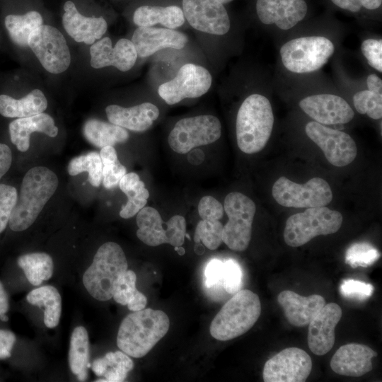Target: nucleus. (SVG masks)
Listing matches in <instances>:
<instances>
[{
  "label": "nucleus",
  "mask_w": 382,
  "mask_h": 382,
  "mask_svg": "<svg viewBox=\"0 0 382 382\" xmlns=\"http://www.w3.org/2000/svg\"><path fill=\"white\" fill-rule=\"evenodd\" d=\"M273 124L270 100L258 93L248 96L236 117V140L240 150L248 154L260 151L270 137Z\"/></svg>",
  "instance_id": "nucleus-3"
},
{
  "label": "nucleus",
  "mask_w": 382,
  "mask_h": 382,
  "mask_svg": "<svg viewBox=\"0 0 382 382\" xmlns=\"http://www.w3.org/2000/svg\"><path fill=\"white\" fill-rule=\"evenodd\" d=\"M224 226L217 221L201 220L196 226L194 241L195 243L202 242L210 250H215L223 242L222 233Z\"/></svg>",
  "instance_id": "nucleus-39"
},
{
  "label": "nucleus",
  "mask_w": 382,
  "mask_h": 382,
  "mask_svg": "<svg viewBox=\"0 0 382 382\" xmlns=\"http://www.w3.org/2000/svg\"><path fill=\"white\" fill-rule=\"evenodd\" d=\"M311 369V358L306 351L288 347L265 362L262 377L265 382H303Z\"/></svg>",
  "instance_id": "nucleus-15"
},
{
  "label": "nucleus",
  "mask_w": 382,
  "mask_h": 382,
  "mask_svg": "<svg viewBox=\"0 0 382 382\" xmlns=\"http://www.w3.org/2000/svg\"><path fill=\"white\" fill-rule=\"evenodd\" d=\"M138 238L149 246H158L168 243L173 246H182L186 233L185 219L181 215H174L163 228L159 212L153 207H144L137 215Z\"/></svg>",
  "instance_id": "nucleus-11"
},
{
  "label": "nucleus",
  "mask_w": 382,
  "mask_h": 382,
  "mask_svg": "<svg viewBox=\"0 0 382 382\" xmlns=\"http://www.w3.org/2000/svg\"><path fill=\"white\" fill-rule=\"evenodd\" d=\"M174 250L177 251L180 255H183L185 253V249L182 246H175Z\"/></svg>",
  "instance_id": "nucleus-54"
},
{
  "label": "nucleus",
  "mask_w": 382,
  "mask_h": 382,
  "mask_svg": "<svg viewBox=\"0 0 382 382\" xmlns=\"http://www.w3.org/2000/svg\"><path fill=\"white\" fill-rule=\"evenodd\" d=\"M127 267L122 248L115 242H106L99 247L92 264L83 274V285L96 300H110L112 298L119 278Z\"/></svg>",
  "instance_id": "nucleus-5"
},
{
  "label": "nucleus",
  "mask_w": 382,
  "mask_h": 382,
  "mask_svg": "<svg viewBox=\"0 0 382 382\" xmlns=\"http://www.w3.org/2000/svg\"><path fill=\"white\" fill-rule=\"evenodd\" d=\"M219 1V2H221V4H228L231 1H232L233 0H217Z\"/></svg>",
  "instance_id": "nucleus-56"
},
{
  "label": "nucleus",
  "mask_w": 382,
  "mask_h": 382,
  "mask_svg": "<svg viewBox=\"0 0 382 382\" xmlns=\"http://www.w3.org/2000/svg\"><path fill=\"white\" fill-rule=\"evenodd\" d=\"M332 4L340 8L357 13L362 8L366 10H376L382 4V0H331Z\"/></svg>",
  "instance_id": "nucleus-47"
},
{
  "label": "nucleus",
  "mask_w": 382,
  "mask_h": 382,
  "mask_svg": "<svg viewBox=\"0 0 382 382\" xmlns=\"http://www.w3.org/2000/svg\"><path fill=\"white\" fill-rule=\"evenodd\" d=\"M272 194L280 205L294 208L324 207L332 199L329 184L320 178H313L301 185L282 176L274 183Z\"/></svg>",
  "instance_id": "nucleus-9"
},
{
  "label": "nucleus",
  "mask_w": 382,
  "mask_h": 382,
  "mask_svg": "<svg viewBox=\"0 0 382 382\" xmlns=\"http://www.w3.org/2000/svg\"><path fill=\"white\" fill-rule=\"evenodd\" d=\"M380 257L379 252L367 243L352 245L345 254V262L352 267H368Z\"/></svg>",
  "instance_id": "nucleus-41"
},
{
  "label": "nucleus",
  "mask_w": 382,
  "mask_h": 382,
  "mask_svg": "<svg viewBox=\"0 0 382 382\" xmlns=\"http://www.w3.org/2000/svg\"><path fill=\"white\" fill-rule=\"evenodd\" d=\"M182 10L189 24L199 31L222 35L230 29L228 14L217 0H183Z\"/></svg>",
  "instance_id": "nucleus-16"
},
{
  "label": "nucleus",
  "mask_w": 382,
  "mask_h": 382,
  "mask_svg": "<svg viewBox=\"0 0 382 382\" xmlns=\"http://www.w3.org/2000/svg\"><path fill=\"white\" fill-rule=\"evenodd\" d=\"M277 301L282 307L289 323L296 327L308 325L325 304V299L319 294L303 296L290 290L281 291Z\"/></svg>",
  "instance_id": "nucleus-24"
},
{
  "label": "nucleus",
  "mask_w": 382,
  "mask_h": 382,
  "mask_svg": "<svg viewBox=\"0 0 382 382\" xmlns=\"http://www.w3.org/2000/svg\"><path fill=\"white\" fill-rule=\"evenodd\" d=\"M88 357V332L84 327L78 326L74 328L71 336L69 363L71 371L80 381H84L87 378Z\"/></svg>",
  "instance_id": "nucleus-34"
},
{
  "label": "nucleus",
  "mask_w": 382,
  "mask_h": 382,
  "mask_svg": "<svg viewBox=\"0 0 382 382\" xmlns=\"http://www.w3.org/2000/svg\"><path fill=\"white\" fill-rule=\"evenodd\" d=\"M105 112L110 122L134 132L147 130L159 116L157 106L148 102L130 108L110 105Z\"/></svg>",
  "instance_id": "nucleus-25"
},
{
  "label": "nucleus",
  "mask_w": 382,
  "mask_h": 382,
  "mask_svg": "<svg viewBox=\"0 0 382 382\" xmlns=\"http://www.w3.org/2000/svg\"><path fill=\"white\" fill-rule=\"evenodd\" d=\"M4 23L11 40L20 47H27L30 34L43 25V19L40 13L30 11L23 15H8Z\"/></svg>",
  "instance_id": "nucleus-33"
},
{
  "label": "nucleus",
  "mask_w": 382,
  "mask_h": 382,
  "mask_svg": "<svg viewBox=\"0 0 382 382\" xmlns=\"http://www.w3.org/2000/svg\"><path fill=\"white\" fill-rule=\"evenodd\" d=\"M221 125L213 115H204L180 120L170 131L168 141L173 151L187 154L195 147L218 140Z\"/></svg>",
  "instance_id": "nucleus-10"
},
{
  "label": "nucleus",
  "mask_w": 382,
  "mask_h": 382,
  "mask_svg": "<svg viewBox=\"0 0 382 382\" xmlns=\"http://www.w3.org/2000/svg\"><path fill=\"white\" fill-rule=\"evenodd\" d=\"M12 162V154L10 148L0 143V179L9 170Z\"/></svg>",
  "instance_id": "nucleus-50"
},
{
  "label": "nucleus",
  "mask_w": 382,
  "mask_h": 382,
  "mask_svg": "<svg viewBox=\"0 0 382 382\" xmlns=\"http://www.w3.org/2000/svg\"><path fill=\"white\" fill-rule=\"evenodd\" d=\"M133 367L129 356L120 351L108 352L103 357L95 359L91 365L96 375L103 377L96 381L100 382L123 381Z\"/></svg>",
  "instance_id": "nucleus-29"
},
{
  "label": "nucleus",
  "mask_w": 382,
  "mask_h": 382,
  "mask_svg": "<svg viewBox=\"0 0 382 382\" xmlns=\"http://www.w3.org/2000/svg\"><path fill=\"white\" fill-rule=\"evenodd\" d=\"M137 276L132 270H127L119 278L112 298L122 306H127L131 311L145 308L147 299L136 288Z\"/></svg>",
  "instance_id": "nucleus-36"
},
{
  "label": "nucleus",
  "mask_w": 382,
  "mask_h": 382,
  "mask_svg": "<svg viewBox=\"0 0 382 382\" xmlns=\"http://www.w3.org/2000/svg\"><path fill=\"white\" fill-rule=\"evenodd\" d=\"M224 262L214 259L207 265L205 270L206 285L209 288L223 284Z\"/></svg>",
  "instance_id": "nucleus-48"
},
{
  "label": "nucleus",
  "mask_w": 382,
  "mask_h": 382,
  "mask_svg": "<svg viewBox=\"0 0 382 382\" xmlns=\"http://www.w3.org/2000/svg\"><path fill=\"white\" fill-rule=\"evenodd\" d=\"M376 356L377 353L365 345L349 343L335 352L330 367L340 375L359 377L371 371V359Z\"/></svg>",
  "instance_id": "nucleus-22"
},
{
  "label": "nucleus",
  "mask_w": 382,
  "mask_h": 382,
  "mask_svg": "<svg viewBox=\"0 0 382 382\" xmlns=\"http://www.w3.org/2000/svg\"><path fill=\"white\" fill-rule=\"evenodd\" d=\"M335 46L323 36H308L292 39L280 49L285 68L296 74L310 73L322 68L334 54Z\"/></svg>",
  "instance_id": "nucleus-7"
},
{
  "label": "nucleus",
  "mask_w": 382,
  "mask_h": 382,
  "mask_svg": "<svg viewBox=\"0 0 382 382\" xmlns=\"http://www.w3.org/2000/svg\"><path fill=\"white\" fill-rule=\"evenodd\" d=\"M366 85L369 91L382 94V81L376 74H372L367 76Z\"/></svg>",
  "instance_id": "nucleus-51"
},
{
  "label": "nucleus",
  "mask_w": 382,
  "mask_h": 382,
  "mask_svg": "<svg viewBox=\"0 0 382 382\" xmlns=\"http://www.w3.org/2000/svg\"><path fill=\"white\" fill-rule=\"evenodd\" d=\"M374 289L371 284L352 279L344 280L340 286V292L344 297L361 301L370 297Z\"/></svg>",
  "instance_id": "nucleus-43"
},
{
  "label": "nucleus",
  "mask_w": 382,
  "mask_h": 382,
  "mask_svg": "<svg viewBox=\"0 0 382 382\" xmlns=\"http://www.w3.org/2000/svg\"><path fill=\"white\" fill-rule=\"evenodd\" d=\"M242 276L241 268L236 261L224 262L223 286L228 294H234L241 290Z\"/></svg>",
  "instance_id": "nucleus-44"
},
{
  "label": "nucleus",
  "mask_w": 382,
  "mask_h": 382,
  "mask_svg": "<svg viewBox=\"0 0 382 382\" xmlns=\"http://www.w3.org/2000/svg\"><path fill=\"white\" fill-rule=\"evenodd\" d=\"M9 308L8 299L2 283L0 282V316L6 313Z\"/></svg>",
  "instance_id": "nucleus-52"
},
{
  "label": "nucleus",
  "mask_w": 382,
  "mask_h": 382,
  "mask_svg": "<svg viewBox=\"0 0 382 382\" xmlns=\"http://www.w3.org/2000/svg\"><path fill=\"white\" fill-rule=\"evenodd\" d=\"M28 47L45 70L52 74L65 71L71 63L66 41L56 28L42 25L30 35Z\"/></svg>",
  "instance_id": "nucleus-12"
},
{
  "label": "nucleus",
  "mask_w": 382,
  "mask_h": 382,
  "mask_svg": "<svg viewBox=\"0 0 382 382\" xmlns=\"http://www.w3.org/2000/svg\"><path fill=\"white\" fill-rule=\"evenodd\" d=\"M187 40L185 34L173 29L139 26L131 41L137 55L146 57L163 48L182 49Z\"/></svg>",
  "instance_id": "nucleus-21"
},
{
  "label": "nucleus",
  "mask_w": 382,
  "mask_h": 382,
  "mask_svg": "<svg viewBox=\"0 0 382 382\" xmlns=\"http://www.w3.org/2000/svg\"><path fill=\"white\" fill-rule=\"evenodd\" d=\"M16 340V335L13 332L0 329V359L11 357V352Z\"/></svg>",
  "instance_id": "nucleus-49"
},
{
  "label": "nucleus",
  "mask_w": 382,
  "mask_h": 382,
  "mask_svg": "<svg viewBox=\"0 0 382 382\" xmlns=\"http://www.w3.org/2000/svg\"><path fill=\"white\" fill-rule=\"evenodd\" d=\"M119 187L127 197V202L122 207L120 216L123 219L131 218L145 207L149 192L144 183L140 180L135 173L124 175L120 180Z\"/></svg>",
  "instance_id": "nucleus-31"
},
{
  "label": "nucleus",
  "mask_w": 382,
  "mask_h": 382,
  "mask_svg": "<svg viewBox=\"0 0 382 382\" xmlns=\"http://www.w3.org/2000/svg\"><path fill=\"white\" fill-rule=\"evenodd\" d=\"M353 103L360 114H366L374 120H378L382 117V94L369 90L361 91L354 95Z\"/></svg>",
  "instance_id": "nucleus-40"
},
{
  "label": "nucleus",
  "mask_w": 382,
  "mask_h": 382,
  "mask_svg": "<svg viewBox=\"0 0 382 382\" xmlns=\"http://www.w3.org/2000/svg\"><path fill=\"white\" fill-rule=\"evenodd\" d=\"M47 100L40 89H34L21 99L0 95V114L6 117H27L43 112Z\"/></svg>",
  "instance_id": "nucleus-27"
},
{
  "label": "nucleus",
  "mask_w": 382,
  "mask_h": 382,
  "mask_svg": "<svg viewBox=\"0 0 382 382\" xmlns=\"http://www.w3.org/2000/svg\"><path fill=\"white\" fill-rule=\"evenodd\" d=\"M255 8L262 23L274 24L284 30L294 27L306 17L308 11L305 0H257Z\"/></svg>",
  "instance_id": "nucleus-18"
},
{
  "label": "nucleus",
  "mask_w": 382,
  "mask_h": 382,
  "mask_svg": "<svg viewBox=\"0 0 382 382\" xmlns=\"http://www.w3.org/2000/svg\"><path fill=\"white\" fill-rule=\"evenodd\" d=\"M170 321L163 311L144 308L122 321L117 336L119 349L134 358L144 357L167 333Z\"/></svg>",
  "instance_id": "nucleus-1"
},
{
  "label": "nucleus",
  "mask_w": 382,
  "mask_h": 382,
  "mask_svg": "<svg viewBox=\"0 0 382 382\" xmlns=\"http://www.w3.org/2000/svg\"><path fill=\"white\" fill-rule=\"evenodd\" d=\"M70 175L74 176L88 172V180L94 187H98L103 180V162L100 154L91 151L72 158L67 166Z\"/></svg>",
  "instance_id": "nucleus-37"
},
{
  "label": "nucleus",
  "mask_w": 382,
  "mask_h": 382,
  "mask_svg": "<svg viewBox=\"0 0 382 382\" xmlns=\"http://www.w3.org/2000/svg\"><path fill=\"white\" fill-rule=\"evenodd\" d=\"M260 313L261 303L258 296L248 289L239 290L212 320L210 334L221 341L236 338L248 331Z\"/></svg>",
  "instance_id": "nucleus-4"
},
{
  "label": "nucleus",
  "mask_w": 382,
  "mask_h": 382,
  "mask_svg": "<svg viewBox=\"0 0 382 382\" xmlns=\"http://www.w3.org/2000/svg\"><path fill=\"white\" fill-rule=\"evenodd\" d=\"M18 198L16 189L0 184V233L6 228Z\"/></svg>",
  "instance_id": "nucleus-42"
},
{
  "label": "nucleus",
  "mask_w": 382,
  "mask_h": 382,
  "mask_svg": "<svg viewBox=\"0 0 382 382\" xmlns=\"http://www.w3.org/2000/svg\"><path fill=\"white\" fill-rule=\"evenodd\" d=\"M307 136L318 146L326 159L337 167L351 163L357 156L355 141L347 133L312 121L306 125Z\"/></svg>",
  "instance_id": "nucleus-14"
},
{
  "label": "nucleus",
  "mask_w": 382,
  "mask_h": 382,
  "mask_svg": "<svg viewBox=\"0 0 382 382\" xmlns=\"http://www.w3.org/2000/svg\"><path fill=\"white\" fill-rule=\"evenodd\" d=\"M8 129L11 142L22 152L29 149L30 135L33 132H42L50 137H55L58 134L53 118L44 112L18 118L9 124Z\"/></svg>",
  "instance_id": "nucleus-26"
},
{
  "label": "nucleus",
  "mask_w": 382,
  "mask_h": 382,
  "mask_svg": "<svg viewBox=\"0 0 382 382\" xmlns=\"http://www.w3.org/2000/svg\"><path fill=\"white\" fill-rule=\"evenodd\" d=\"M224 210L228 221L223 227V242L232 250H245L251 239L254 202L241 192H231L224 199Z\"/></svg>",
  "instance_id": "nucleus-8"
},
{
  "label": "nucleus",
  "mask_w": 382,
  "mask_h": 382,
  "mask_svg": "<svg viewBox=\"0 0 382 382\" xmlns=\"http://www.w3.org/2000/svg\"><path fill=\"white\" fill-rule=\"evenodd\" d=\"M59 185L56 174L44 166L30 168L25 175L8 225L14 231L29 228L36 220Z\"/></svg>",
  "instance_id": "nucleus-2"
},
{
  "label": "nucleus",
  "mask_w": 382,
  "mask_h": 382,
  "mask_svg": "<svg viewBox=\"0 0 382 382\" xmlns=\"http://www.w3.org/2000/svg\"><path fill=\"white\" fill-rule=\"evenodd\" d=\"M27 301L38 307L44 306V323L49 328H55L59 322L62 312V299L57 289L45 285L30 291Z\"/></svg>",
  "instance_id": "nucleus-32"
},
{
  "label": "nucleus",
  "mask_w": 382,
  "mask_h": 382,
  "mask_svg": "<svg viewBox=\"0 0 382 382\" xmlns=\"http://www.w3.org/2000/svg\"><path fill=\"white\" fill-rule=\"evenodd\" d=\"M198 213L202 220L217 221L224 215V207L214 197L204 196L198 204Z\"/></svg>",
  "instance_id": "nucleus-46"
},
{
  "label": "nucleus",
  "mask_w": 382,
  "mask_h": 382,
  "mask_svg": "<svg viewBox=\"0 0 382 382\" xmlns=\"http://www.w3.org/2000/svg\"><path fill=\"white\" fill-rule=\"evenodd\" d=\"M18 265L33 286H39L43 281L50 279L53 274V260L45 253L23 255L18 257Z\"/></svg>",
  "instance_id": "nucleus-35"
},
{
  "label": "nucleus",
  "mask_w": 382,
  "mask_h": 382,
  "mask_svg": "<svg viewBox=\"0 0 382 382\" xmlns=\"http://www.w3.org/2000/svg\"><path fill=\"white\" fill-rule=\"evenodd\" d=\"M100 156L103 162V183L105 188L112 189L119 185L126 174V168L120 163L112 146L101 148Z\"/></svg>",
  "instance_id": "nucleus-38"
},
{
  "label": "nucleus",
  "mask_w": 382,
  "mask_h": 382,
  "mask_svg": "<svg viewBox=\"0 0 382 382\" xmlns=\"http://www.w3.org/2000/svg\"><path fill=\"white\" fill-rule=\"evenodd\" d=\"M133 21L138 26L148 27L159 23L166 28L175 29L184 23L185 16L183 10L177 6H141L135 10Z\"/></svg>",
  "instance_id": "nucleus-28"
},
{
  "label": "nucleus",
  "mask_w": 382,
  "mask_h": 382,
  "mask_svg": "<svg viewBox=\"0 0 382 382\" xmlns=\"http://www.w3.org/2000/svg\"><path fill=\"white\" fill-rule=\"evenodd\" d=\"M340 212L328 207L307 208L289 216L284 230L285 243L291 247L301 246L314 237L336 233L341 227Z\"/></svg>",
  "instance_id": "nucleus-6"
},
{
  "label": "nucleus",
  "mask_w": 382,
  "mask_h": 382,
  "mask_svg": "<svg viewBox=\"0 0 382 382\" xmlns=\"http://www.w3.org/2000/svg\"><path fill=\"white\" fill-rule=\"evenodd\" d=\"M90 54L92 67L100 69L112 66L122 71L131 69L138 56L131 40L122 38L112 47V41L108 37L92 44Z\"/></svg>",
  "instance_id": "nucleus-19"
},
{
  "label": "nucleus",
  "mask_w": 382,
  "mask_h": 382,
  "mask_svg": "<svg viewBox=\"0 0 382 382\" xmlns=\"http://www.w3.org/2000/svg\"><path fill=\"white\" fill-rule=\"evenodd\" d=\"M204 250H205L202 244H201L200 243H196L195 246V252L197 255H202L204 253Z\"/></svg>",
  "instance_id": "nucleus-53"
},
{
  "label": "nucleus",
  "mask_w": 382,
  "mask_h": 382,
  "mask_svg": "<svg viewBox=\"0 0 382 382\" xmlns=\"http://www.w3.org/2000/svg\"><path fill=\"white\" fill-rule=\"evenodd\" d=\"M301 109L322 125H342L350 122L354 112L342 97L322 93L307 96L299 102Z\"/></svg>",
  "instance_id": "nucleus-17"
},
{
  "label": "nucleus",
  "mask_w": 382,
  "mask_h": 382,
  "mask_svg": "<svg viewBox=\"0 0 382 382\" xmlns=\"http://www.w3.org/2000/svg\"><path fill=\"white\" fill-rule=\"evenodd\" d=\"M0 319L2 321L6 322V321H8V318L4 313V314H2V315L0 316Z\"/></svg>",
  "instance_id": "nucleus-55"
},
{
  "label": "nucleus",
  "mask_w": 382,
  "mask_h": 382,
  "mask_svg": "<svg viewBox=\"0 0 382 382\" xmlns=\"http://www.w3.org/2000/svg\"><path fill=\"white\" fill-rule=\"evenodd\" d=\"M361 50L369 64L382 72V40L366 39L362 42Z\"/></svg>",
  "instance_id": "nucleus-45"
},
{
  "label": "nucleus",
  "mask_w": 382,
  "mask_h": 382,
  "mask_svg": "<svg viewBox=\"0 0 382 382\" xmlns=\"http://www.w3.org/2000/svg\"><path fill=\"white\" fill-rule=\"evenodd\" d=\"M212 81L209 71L203 66L194 64L182 66L176 76L161 84L158 92L168 105H174L185 98H194L205 94Z\"/></svg>",
  "instance_id": "nucleus-13"
},
{
  "label": "nucleus",
  "mask_w": 382,
  "mask_h": 382,
  "mask_svg": "<svg viewBox=\"0 0 382 382\" xmlns=\"http://www.w3.org/2000/svg\"><path fill=\"white\" fill-rule=\"evenodd\" d=\"M64 13L62 24L68 35L78 42L93 44L108 29L106 21L103 17H86L77 10L71 1L64 4Z\"/></svg>",
  "instance_id": "nucleus-23"
},
{
  "label": "nucleus",
  "mask_w": 382,
  "mask_h": 382,
  "mask_svg": "<svg viewBox=\"0 0 382 382\" xmlns=\"http://www.w3.org/2000/svg\"><path fill=\"white\" fill-rule=\"evenodd\" d=\"M82 131L86 139L98 148L124 143L129 137L125 128L93 118L84 123Z\"/></svg>",
  "instance_id": "nucleus-30"
},
{
  "label": "nucleus",
  "mask_w": 382,
  "mask_h": 382,
  "mask_svg": "<svg viewBox=\"0 0 382 382\" xmlns=\"http://www.w3.org/2000/svg\"><path fill=\"white\" fill-rule=\"evenodd\" d=\"M342 313L338 304L329 303L325 304L308 323V345L316 355H324L332 348L335 328Z\"/></svg>",
  "instance_id": "nucleus-20"
}]
</instances>
